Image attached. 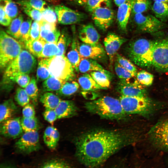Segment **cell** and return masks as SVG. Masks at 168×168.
I'll return each mask as SVG.
<instances>
[{"mask_svg": "<svg viewBox=\"0 0 168 168\" xmlns=\"http://www.w3.org/2000/svg\"><path fill=\"white\" fill-rule=\"evenodd\" d=\"M137 134L128 130L96 129L86 132L75 140L76 158L87 168H96L120 149L134 142Z\"/></svg>", "mask_w": 168, "mask_h": 168, "instance_id": "1", "label": "cell"}, {"mask_svg": "<svg viewBox=\"0 0 168 168\" xmlns=\"http://www.w3.org/2000/svg\"><path fill=\"white\" fill-rule=\"evenodd\" d=\"M37 64L34 56L24 48L19 55L4 70L1 82V90L8 93L12 89L13 80L16 76L22 74H29L35 70Z\"/></svg>", "mask_w": 168, "mask_h": 168, "instance_id": "2", "label": "cell"}, {"mask_svg": "<svg viewBox=\"0 0 168 168\" xmlns=\"http://www.w3.org/2000/svg\"><path fill=\"white\" fill-rule=\"evenodd\" d=\"M85 107L88 112L106 119L121 120L124 119L127 114L119 100L109 96L87 102Z\"/></svg>", "mask_w": 168, "mask_h": 168, "instance_id": "3", "label": "cell"}, {"mask_svg": "<svg viewBox=\"0 0 168 168\" xmlns=\"http://www.w3.org/2000/svg\"><path fill=\"white\" fill-rule=\"evenodd\" d=\"M154 42L146 39H138L131 42L127 48L129 58L136 64L142 68L152 66Z\"/></svg>", "mask_w": 168, "mask_h": 168, "instance_id": "4", "label": "cell"}, {"mask_svg": "<svg viewBox=\"0 0 168 168\" xmlns=\"http://www.w3.org/2000/svg\"><path fill=\"white\" fill-rule=\"evenodd\" d=\"M119 100L127 114H137L147 117L152 114L157 107V104L147 96H129L121 95Z\"/></svg>", "mask_w": 168, "mask_h": 168, "instance_id": "5", "label": "cell"}, {"mask_svg": "<svg viewBox=\"0 0 168 168\" xmlns=\"http://www.w3.org/2000/svg\"><path fill=\"white\" fill-rule=\"evenodd\" d=\"M25 46L3 30L0 32V67L4 71Z\"/></svg>", "mask_w": 168, "mask_h": 168, "instance_id": "6", "label": "cell"}, {"mask_svg": "<svg viewBox=\"0 0 168 168\" xmlns=\"http://www.w3.org/2000/svg\"><path fill=\"white\" fill-rule=\"evenodd\" d=\"M21 168H77L75 160L57 155H50L32 159Z\"/></svg>", "mask_w": 168, "mask_h": 168, "instance_id": "7", "label": "cell"}, {"mask_svg": "<svg viewBox=\"0 0 168 168\" xmlns=\"http://www.w3.org/2000/svg\"><path fill=\"white\" fill-rule=\"evenodd\" d=\"M48 68L50 75L57 78L67 82L73 80L75 77L74 69L65 55L50 58Z\"/></svg>", "mask_w": 168, "mask_h": 168, "instance_id": "8", "label": "cell"}, {"mask_svg": "<svg viewBox=\"0 0 168 168\" xmlns=\"http://www.w3.org/2000/svg\"><path fill=\"white\" fill-rule=\"evenodd\" d=\"M152 144L161 150L168 151V117L161 120L148 133Z\"/></svg>", "mask_w": 168, "mask_h": 168, "instance_id": "9", "label": "cell"}, {"mask_svg": "<svg viewBox=\"0 0 168 168\" xmlns=\"http://www.w3.org/2000/svg\"><path fill=\"white\" fill-rule=\"evenodd\" d=\"M16 152L28 155L41 149L38 131L25 132L15 144Z\"/></svg>", "mask_w": 168, "mask_h": 168, "instance_id": "10", "label": "cell"}, {"mask_svg": "<svg viewBox=\"0 0 168 168\" xmlns=\"http://www.w3.org/2000/svg\"><path fill=\"white\" fill-rule=\"evenodd\" d=\"M152 66L159 71L168 72V39L154 42Z\"/></svg>", "mask_w": 168, "mask_h": 168, "instance_id": "11", "label": "cell"}, {"mask_svg": "<svg viewBox=\"0 0 168 168\" xmlns=\"http://www.w3.org/2000/svg\"><path fill=\"white\" fill-rule=\"evenodd\" d=\"M133 21L138 29L145 32L154 33L163 29L165 25L152 15H144L142 13L133 15Z\"/></svg>", "mask_w": 168, "mask_h": 168, "instance_id": "12", "label": "cell"}, {"mask_svg": "<svg viewBox=\"0 0 168 168\" xmlns=\"http://www.w3.org/2000/svg\"><path fill=\"white\" fill-rule=\"evenodd\" d=\"M54 10L57 15L58 22L63 25L76 24L82 21L86 18V15L84 13L74 10L62 5L55 6Z\"/></svg>", "mask_w": 168, "mask_h": 168, "instance_id": "13", "label": "cell"}, {"mask_svg": "<svg viewBox=\"0 0 168 168\" xmlns=\"http://www.w3.org/2000/svg\"><path fill=\"white\" fill-rule=\"evenodd\" d=\"M91 12L92 18L95 26L102 30H106L114 21V12L110 7L97 8Z\"/></svg>", "mask_w": 168, "mask_h": 168, "instance_id": "14", "label": "cell"}, {"mask_svg": "<svg viewBox=\"0 0 168 168\" xmlns=\"http://www.w3.org/2000/svg\"><path fill=\"white\" fill-rule=\"evenodd\" d=\"M20 117L12 118L1 123L0 132L5 137L15 139L21 136L23 131Z\"/></svg>", "mask_w": 168, "mask_h": 168, "instance_id": "15", "label": "cell"}, {"mask_svg": "<svg viewBox=\"0 0 168 168\" xmlns=\"http://www.w3.org/2000/svg\"><path fill=\"white\" fill-rule=\"evenodd\" d=\"M129 80H121L119 82L117 89L121 95L129 96H147V91L143 86L137 80L133 82H131Z\"/></svg>", "mask_w": 168, "mask_h": 168, "instance_id": "16", "label": "cell"}, {"mask_svg": "<svg viewBox=\"0 0 168 168\" xmlns=\"http://www.w3.org/2000/svg\"><path fill=\"white\" fill-rule=\"evenodd\" d=\"M127 40V39L113 33H109L104 39L103 43L105 50L111 65L113 64L117 51Z\"/></svg>", "mask_w": 168, "mask_h": 168, "instance_id": "17", "label": "cell"}, {"mask_svg": "<svg viewBox=\"0 0 168 168\" xmlns=\"http://www.w3.org/2000/svg\"><path fill=\"white\" fill-rule=\"evenodd\" d=\"M78 37L84 43L96 45L99 44L100 35L92 25L88 24L80 28Z\"/></svg>", "mask_w": 168, "mask_h": 168, "instance_id": "18", "label": "cell"}, {"mask_svg": "<svg viewBox=\"0 0 168 168\" xmlns=\"http://www.w3.org/2000/svg\"><path fill=\"white\" fill-rule=\"evenodd\" d=\"M79 49L81 58L99 59L104 57L105 55L104 48L99 44L92 45L84 43L79 44Z\"/></svg>", "mask_w": 168, "mask_h": 168, "instance_id": "19", "label": "cell"}, {"mask_svg": "<svg viewBox=\"0 0 168 168\" xmlns=\"http://www.w3.org/2000/svg\"><path fill=\"white\" fill-rule=\"evenodd\" d=\"M133 0H126L118 7L117 14L118 24L120 29L124 32L127 31V26L132 12Z\"/></svg>", "mask_w": 168, "mask_h": 168, "instance_id": "20", "label": "cell"}, {"mask_svg": "<svg viewBox=\"0 0 168 168\" xmlns=\"http://www.w3.org/2000/svg\"><path fill=\"white\" fill-rule=\"evenodd\" d=\"M58 119L69 118L77 114V108L72 100H61L55 109Z\"/></svg>", "mask_w": 168, "mask_h": 168, "instance_id": "21", "label": "cell"}, {"mask_svg": "<svg viewBox=\"0 0 168 168\" xmlns=\"http://www.w3.org/2000/svg\"><path fill=\"white\" fill-rule=\"evenodd\" d=\"M71 48L67 54V58L75 70L78 72V67L81 57L79 51V43L75 32H73Z\"/></svg>", "mask_w": 168, "mask_h": 168, "instance_id": "22", "label": "cell"}, {"mask_svg": "<svg viewBox=\"0 0 168 168\" xmlns=\"http://www.w3.org/2000/svg\"><path fill=\"white\" fill-rule=\"evenodd\" d=\"M18 111V107L12 99L4 101L0 106V123L12 118Z\"/></svg>", "mask_w": 168, "mask_h": 168, "instance_id": "23", "label": "cell"}, {"mask_svg": "<svg viewBox=\"0 0 168 168\" xmlns=\"http://www.w3.org/2000/svg\"><path fill=\"white\" fill-rule=\"evenodd\" d=\"M44 142L50 149L54 150L56 148L60 138L58 129L52 126L45 129L43 135Z\"/></svg>", "mask_w": 168, "mask_h": 168, "instance_id": "24", "label": "cell"}, {"mask_svg": "<svg viewBox=\"0 0 168 168\" xmlns=\"http://www.w3.org/2000/svg\"><path fill=\"white\" fill-rule=\"evenodd\" d=\"M105 70L96 61L90 58H81L78 67V72L85 73L95 71Z\"/></svg>", "mask_w": 168, "mask_h": 168, "instance_id": "25", "label": "cell"}, {"mask_svg": "<svg viewBox=\"0 0 168 168\" xmlns=\"http://www.w3.org/2000/svg\"><path fill=\"white\" fill-rule=\"evenodd\" d=\"M78 83L82 89L85 91H95L104 88L98 85L90 74L85 73L78 79Z\"/></svg>", "mask_w": 168, "mask_h": 168, "instance_id": "26", "label": "cell"}, {"mask_svg": "<svg viewBox=\"0 0 168 168\" xmlns=\"http://www.w3.org/2000/svg\"><path fill=\"white\" fill-rule=\"evenodd\" d=\"M40 101L45 109L55 110L62 100L59 97L53 93L46 92L40 97Z\"/></svg>", "mask_w": 168, "mask_h": 168, "instance_id": "27", "label": "cell"}, {"mask_svg": "<svg viewBox=\"0 0 168 168\" xmlns=\"http://www.w3.org/2000/svg\"><path fill=\"white\" fill-rule=\"evenodd\" d=\"M152 9L155 16L161 21H168V3L163 2L154 1Z\"/></svg>", "mask_w": 168, "mask_h": 168, "instance_id": "28", "label": "cell"}, {"mask_svg": "<svg viewBox=\"0 0 168 168\" xmlns=\"http://www.w3.org/2000/svg\"><path fill=\"white\" fill-rule=\"evenodd\" d=\"M90 75L96 83L104 89L110 87L111 78L110 72L106 70L104 71H95L91 72Z\"/></svg>", "mask_w": 168, "mask_h": 168, "instance_id": "29", "label": "cell"}, {"mask_svg": "<svg viewBox=\"0 0 168 168\" xmlns=\"http://www.w3.org/2000/svg\"><path fill=\"white\" fill-rule=\"evenodd\" d=\"M39 58L36 72V80L38 82L44 81L51 76L48 68L50 58Z\"/></svg>", "mask_w": 168, "mask_h": 168, "instance_id": "30", "label": "cell"}, {"mask_svg": "<svg viewBox=\"0 0 168 168\" xmlns=\"http://www.w3.org/2000/svg\"><path fill=\"white\" fill-rule=\"evenodd\" d=\"M66 81L52 76L44 81L42 83V89L45 92L56 91L60 90Z\"/></svg>", "mask_w": 168, "mask_h": 168, "instance_id": "31", "label": "cell"}, {"mask_svg": "<svg viewBox=\"0 0 168 168\" xmlns=\"http://www.w3.org/2000/svg\"><path fill=\"white\" fill-rule=\"evenodd\" d=\"M45 43L39 38L35 40H29L26 44L25 47L32 55L39 58L42 53Z\"/></svg>", "mask_w": 168, "mask_h": 168, "instance_id": "32", "label": "cell"}, {"mask_svg": "<svg viewBox=\"0 0 168 168\" xmlns=\"http://www.w3.org/2000/svg\"><path fill=\"white\" fill-rule=\"evenodd\" d=\"M79 85L73 80L67 81L61 88L56 92L57 95L61 96H69L75 93L78 90Z\"/></svg>", "mask_w": 168, "mask_h": 168, "instance_id": "33", "label": "cell"}, {"mask_svg": "<svg viewBox=\"0 0 168 168\" xmlns=\"http://www.w3.org/2000/svg\"><path fill=\"white\" fill-rule=\"evenodd\" d=\"M23 19L21 14L13 19L7 29L6 33L14 38L18 39L19 31Z\"/></svg>", "mask_w": 168, "mask_h": 168, "instance_id": "34", "label": "cell"}, {"mask_svg": "<svg viewBox=\"0 0 168 168\" xmlns=\"http://www.w3.org/2000/svg\"><path fill=\"white\" fill-rule=\"evenodd\" d=\"M21 124L23 131L29 132L38 131L40 127V122L35 117L21 119Z\"/></svg>", "mask_w": 168, "mask_h": 168, "instance_id": "35", "label": "cell"}, {"mask_svg": "<svg viewBox=\"0 0 168 168\" xmlns=\"http://www.w3.org/2000/svg\"><path fill=\"white\" fill-rule=\"evenodd\" d=\"M31 19L28 18L23 21L21 26L18 40L25 46L30 39V31L32 24Z\"/></svg>", "mask_w": 168, "mask_h": 168, "instance_id": "36", "label": "cell"}, {"mask_svg": "<svg viewBox=\"0 0 168 168\" xmlns=\"http://www.w3.org/2000/svg\"><path fill=\"white\" fill-rule=\"evenodd\" d=\"M152 7L150 0H133L132 13L133 15L142 13L150 9Z\"/></svg>", "mask_w": 168, "mask_h": 168, "instance_id": "37", "label": "cell"}, {"mask_svg": "<svg viewBox=\"0 0 168 168\" xmlns=\"http://www.w3.org/2000/svg\"><path fill=\"white\" fill-rule=\"evenodd\" d=\"M36 81L37 80L35 77H32L29 84L24 88L30 99L35 105L37 104L39 95L38 89Z\"/></svg>", "mask_w": 168, "mask_h": 168, "instance_id": "38", "label": "cell"}, {"mask_svg": "<svg viewBox=\"0 0 168 168\" xmlns=\"http://www.w3.org/2000/svg\"><path fill=\"white\" fill-rule=\"evenodd\" d=\"M59 52L57 44L45 43L42 53L39 58H51L56 56Z\"/></svg>", "mask_w": 168, "mask_h": 168, "instance_id": "39", "label": "cell"}, {"mask_svg": "<svg viewBox=\"0 0 168 168\" xmlns=\"http://www.w3.org/2000/svg\"><path fill=\"white\" fill-rule=\"evenodd\" d=\"M7 15L12 20L16 17L18 10L16 4L12 0H0Z\"/></svg>", "mask_w": 168, "mask_h": 168, "instance_id": "40", "label": "cell"}, {"mask_svg": "<svg viewBox=\"0 0 168 168\" xmlns=\"http://www.w3.org/2000/svg\"><path fill=\"white\" fill-rule=\"evenodd\" d=\"M16 3L21 7L27 6L34 8L42 12L44 9V6L46 4L44 0H19Z\"/></svg>", "mask_w": 168, "mask_h": 168, "instance_id": "41", "label": "cell"}, {"mask_svg": "<svg viewBox=\"0 0 168 168\" xmlns=\"http://www.w3.org/2000/svg\"><path fill=\"white\" fill-rule=\"evenodd\" d=\"M71 42V39L67 33L64 30L62 32L57 43L59 52L56 56H64Z\"/></svg>", "mask_w": 168, "mask_h": 168, "instance_id": "42", "label": "cell"}, {"mask_svg": "<svg viewBox=\"0 0 168 168\" xmlns=\"http://www.w3.org/2000/svg\"><path fill=\"white\" fill-rule=\"evenodd\" d=\"M112 0H88L86 6L87 11L90 12L95 9L101 7H110Z\"/></svg>", "mask_w": 168, "mask_h": 168, "instance_id": "43", "label": "cell"}, {"mask_svg": "<svg viewBox=\"0 0 168 168\" xmlns=\"http://www.w3.org/2000/svg\"><path fill=\"white\" fill-rule=\"evenodd\" d=\"M14 99L18 105L23 107L29 103L30 99L25 89L21 87L16 89Z\"/></svg>", "mask_w": 168, "mask_h": 168, "instance_id": "44", "label": "cell"}, {"mask_svg": "<svg viewBox=\"0 0 168 168\" xmlns=\"http://www.w3.org/2000/svg\"><path fill=\"white\" fill-rule=\"evenodd\" d=\"M137 81L144 86H149L152 83L154 80L153 75L145 70L141 71L136 75Z\"/></svg>", "mask_w": 168, "mask_h": 168, "instance_id": "45", "label": "cell"}, {"mask_svg": "<svg viewBox=\"0 0 168 168\" xmlns=\"http://www.w3.org/2000/svg\"><path fill=\"white\" fill-rule=\"evenodd\" d=\"M42 20L50 23L56 24L58 19L57 15L53 8L48 6L41 12Z\"/></svg>", "mask_w": 168, "mask_h": 168, "instance_id": "46", "label": "cell"}, {"mask_svg": "<svg viewBox=\"0 0 168 168\" xmlns=\"http://www.w3.org/2000/svg\"><path fill=\"white\" fill-rule=\"evenodd\" d=\"M116 62L122 67L134 74H137V69L134 64L129 60L120 54H117L116 56Z\"/></svg>", "mask_w": 168, "mask_h": 168, "instance_id": "47", "label": "cell"}, {"mask_svg": "<svg viewBox=\"0 0 168 168\" xmlns=\"http://www.w3.org/2000/svg\"><path fill=\"white\" fill-rule=\"evenodd\" d=\"M114 69L116 75L121 80H129L135 76L134 74L122 67L117 62L114 64Z\"/></svg>", "mask_w": 168, "mask_h": 168, "instance_id": "48", "label": "cell"}, {"mask_svg": "<svg viewBox=\"0 0 168 168\" xmlns=\"http://www.w3.org/2000/svg\"><path fill=\"white\" fill-rule=\"evenodd\" d=\"M21 7L24 12L32 19L38 22L42 20V12L40 11L29 7L22 6Z\"/></svg>", "mask_w": 168, "mask_h": 168, "instance_id": "49", "label": "cell"}, {"mask_svg": "<svg viewBox=\"0 0 168 168\" xmlns=\"http://www.w3.org/2000/svg\"><path fill=\"white\" fill-rule=\"evenodd\" d=\"M109 160L96 168H127L123 162L119 160L115 159L110 161Z\"/></svg>", "mask_w": 168, "mask_h": 168, "instance_id": "50", "label": "cell"}, {"mask_svg": "<svg viewBox=\"0 0 168 168\" xmlns=\"http://www.w3.org/2000/svg\"><path fill=\"white\" fill-rule=\"evenodd\" d=\"M40 26L39 23L38 22L34 21L32 23L31 26L29 40L38 39L40 37Z\"/></svg>", "mask_w": 168, "mask_h": 168, "instance_id": "51", "label": "cell"}, {"mask_svg": "<svg viewBox=\"0 0 168 168\" xmlns=\"http://www.w3.org/2000/svg\"><path fill=\"white\" fill-rule=\"evenodd\" d=\"M30 77L28 74H22L16 76L14 79V83H17L21 87L25 88L30 81Z\"/></svg>", "mask_w": 168, "mask_h": 168, "instance_id": "52", "label": "cell"}, {"mask_svg": "<svg viewBox=\"0 0 168 168\" xmlns=\"http://www.w3.org/2000/svg\"><path fill=\"white\" fill-rule=\"evenodd\" d=\"M44 119L51 125L58 119V116L55 110L45 109L43 113Z\"/></svg>", "mask_w": 168, "mask_h": 168, "instance_id": "53", "label": "cell"}, {"mask_svg": "<svg viewBox=\"0 0 168 168\" xmlns=\"http://www.w3.org/2000/svg\"><path fill=\"white\" fill-rule=\"evenodd\" d=\"M61 33L58 29L49 32L43 39L45 43H50L57 44Z\"/></svg>", "mask_w": 168, "mask_h": 168, "instance_id": "54", "label": "cell"}, {"mask_svg": "<svg viewBox=\"0 0 168 168\" xmlns=\"http://www.w3.org/2000/svg\"><path fill=\"white\" fill-rule=\"evenodd\" d=\"M23 117L33 118L35 117V111L33 104L29 103L23 107L22 110Z\"/></svg>", "mask_w": 168, "mask_h": 168, "instance_id": "55", "label": "cell"}, {"mask_svg": "<svg viewBox=\"0 0 168 168\" xmlns=\"http://www.w3.org/2000/svg\"><path fill=\"white\" fill-rule=\"evenodd\" d=\"M0 168H16L15 166L8 162H3L1 164Z\"/></svg>", "mask_w": 168, "mask_h": 168, "instance_id": "56", "label": "cell"}, {"mask_svg": "<svg viewBox=\"0 0 168 168\" xmlns=\"http://www.w3.org/2000/svg\"><path fill=\"white\" fill-rule=\"evenodd\" d=\"M75 4L80 6L86 5L88 0H71Z\"/></svg>", "mask_w": 168, "mask_h": 168, "instance_id": "57", "label": "cell"}, {"mask_svg": "<svg viewBox=\"0 0 168 168\" xmlns=\"http://www.w3.org/2000/svg\"><path fill=\"white\" fill-rule=\"evenodd\" d=\"M126 1V0H114L115 4L118 7L124 3Z\"/></svg>", "mask_w": 168, "mask_h": 168, "instance_id": "58", "label": "cell"}, {"mask_svg": "<svg viewBox=\"0 0 168 168\" xmlns=\"http://www.w3.org/2000/svg\"><path fill=\"white\" fill-rule=\"evenodd\" d=\"M154 1L163 2H164L168 3V0H153Z\"/></svg>", "mask_w": 168, "mask_h": 168, "instance_id": "59", "label": "cell"}, {"mask_svg": "<svg viewBox=\"0 0 168 168\" xmlns=\"http://www.w3.org/2000/svg\"><path fill=\"white\" fill-rule=\"evenodd\" d=\"M44 0L46 1H48V2H52V3H54V2L53 0Z\"/></svg>", "mask_w": 168, "mask_h": 168, "instance_id": "60", "label": "cell"}, {"mask_svg": "<svg viewBox=\"0 0 168 168\" xmlns=\"http://www.w3.org/2000/svg\"><path fill=\"white\" fill-rule=\"evenodd\" d=\"M54 3L57 2L59 0H53Z\"/></svg>", "mask_w": 168, "mask_h": 168, "instance_id": "61", "label": "cell"}]
</instances>
